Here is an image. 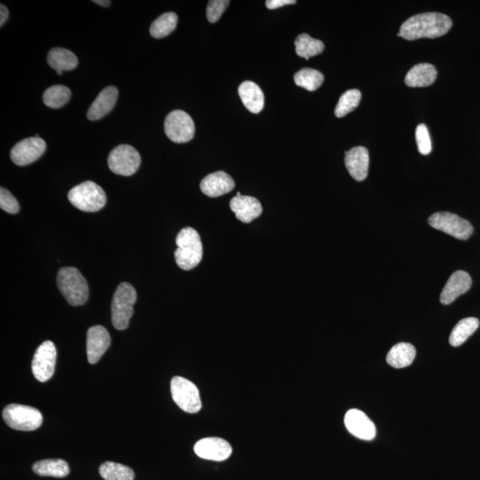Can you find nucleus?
Listing matches in <instances>:
<instances>
[{
    "instance_id": "f257e3e1",
    "label": "nucleus",
    "mask_w": 480,
    "mask_h": 480,
    "mask_svg": "<svg viewBox=\"0 0 480 480\" xmlns=\"http://www.w3.org/2000/svg\"><path fill=\"white\" fill-rule=\"evenodd\" d=\"M453 23L448 15L441 13H424L414 15L402 24L398 34L407 40L435 39L445 35Z\"/></svg>"
},
{
    "instance_id": "f03ea898",
    "label": "nucleus",
    "mask_w": 480,
    "mask_h": 480,
    "mask_svg": "<svg viewBox=\"0 0 480 480\" xmlns=\"http://www.w3.org/2000/svg\"><path fill=\"white\" fill-rule=\"evenodd\" d=\"M178 249L175 253L177 265L184 271L196 268L203 257V244L196 230L187 227L182 229L176 238Z\"/></svg>"
},
{
    "instance_id": "7ed1b4c3",
    "label": "nucleus",
    "mask_w": 480,
    "mask_h": 480,
    "mask_svg": "<svg viewBox=\"0 0 480 480\" xmlns=\"http://www.w3.org/2000/svg\"><path fill=\"white\" fill-rule=\"evenodd\" d=\"M57 285L59 290L70 305L80 306L88 302V282L77 268H61L58 271Z\"/></svg>"
},
{
    "instance_id": "20e7f679",
    "label": "nucleus",
    "mask_w": 480,
    "mask_h": 480,
    "mask_svg": "<svg viewBox=\"0 0 480 480\" xmlns=\"http://www.w3.org/2000/svg\"><path fill=\"white\" fill-rule=\"evenodd\" d=\"M136 299L137 294L131 284L123 282L117 287L111 303V320L116 329L125 330L128 327Z\"/></svg>"
},
{
    "instance_id": "39448f33",
    "label": "nucleus",
    "mask_w": 480,
    "mask_h": 480,
    "mask_svg": "<svg viewBox=\"0 0 480 480\" xmlns=\"http://www.w3.org/2000/svg\"><path fill=\"white\" fill-rule=\"evenodd\" d=\"M68 199L76 209L84 212H98L106 205L107 197L95 182L86 181L71 189Z\"/></svg>"
},
{
    "instance_id": "423d86ee",
    "label": "nucleus",
    "mask_w": 480,
    "mask_h": 480,
    "mask_svg": "<svg viewBox=\"0 0 480 480\" xmlns=\"http://www.w3.org/2000/svg\"><path fill=\"white\" fill-rule=\"evenodd\" d=\"M3 418L10 428L23 432L39 429L43 423L42 414L36 408L20 404H10L3 411Z\"/></svg>"
},
{
    "instance_id": "0eeeda50",
    "label": "nucleus",
    "mask_w": 480,
    "mask_h": 480,
    "mask_svg": "<svg viewBox=\"0 0 480 480\" xmlns=\"http://www.w3.org/2000/svg\"><path fill=\"white\" fill-rule=\"evenodd\" d=\"M173 401L182 410L196 414L202 407L199 389L191 381L182 376H175L171 381Z\"/></svg>"
},
{
    "instance_id": "6e6552de",
    "label": "nucleus",
    "mask_w": 480,
    "mask_h": 480,
    "mask_svg": "<svg viewBox=\"0 0 480 480\" xmlns=\"http://www.w3.org/2000/svg\"><path fill=\"white\" fill-rule=\"evenodd\" d=\"M428 222L436 230L445 232L461 240H468L472 236L474 231L470 222L449 212L433 213L430 216Z\"/></svg>"
},
{
    "instance_id": "1a4fd4ad",
    "label": "nucleus",
    "mask_w": 480,
    "mask_h": 480,
    "mask_svg": "<svg viewBox=\"0 0 480 480\" xmlns=\"http://www.w3.org/2000/svg\"><path fill=\"white\" fill-rule=\"evenodd\" d=\"M108 165L116 175L131 176L141 166V156L134 147L122 144L111 151Z\"/></svg>"
},
{
    "instance_id": "9d476101",
    "label": "nucleus",
    "mask_w": 480,
    "mask_h": 480,
    "mask_svg": "<svg viewBox=\"0 0 480 480\" xmlns=\"http://www.w3.org/2000/svg\"><path fill=\"white\" fill-rule=\"evenodd\" d=\"M165 133L167 137L175 144L190 142L195 135L193 119L184 111H173L166 117Z\"/></svg>"
},
{
    "instance_id": "9b49d317",
    "label": "nucleus",
    "mask_w": 480,
    "mask_h": 480,
    "mask_svg": "<svg viewBox=\"0 0 480 480\" xmlns=\"http://www.w3.org/2000/svg\"><path fill=\"white\" fill-rule=\"evenodd\" d=\"M57 352L55 343L46 340L37 349L32 359V373L40 383L48 382L54 376Z\"/></svg>"
},
{
    "instance_id": "f8f14e48",
    "label": "nucleus",
    "mask_w": 480,
    "mask_h": 480,
    "mask_svg": "<svg viewBox=\"0 0 480 480\" xmlns=\"http://www.w3.org/2000/svg\"><path fill=\"white\" fill-rule=\"evenodd\" d=\"M46 150V144L40 137L23 139L15 144L11 150L10 157L15 165H30L39 160Z\"/></svg>"
},
{
    "instance_id": "ddd939ff",
    "label": "nucleus",
    "mask_w": 480,
    "mask_h": 480,
    "mask_svg": "<svg viewBox=\"0 0 480 480\" xmlns=\"http://www.w3.org/2000/svg\"><path fill=\"white\" fill-rule=\"evenodd\" d=\"M194 452L202 459L222 461L231 457L232 448L225 439L205 438L195 444Z\"/></svg>"
},
{
    "instance_id": "4468645a",
    "label": "nucleus",
    "mask_w": 480,
    "mask_h": 480,
    "mask_svg": "<svg viewBox=\"0 0 480 480\" xmlns=\"http://www.w3.org/2000/svg\"><path fill=\"white\" fill-rule=\"evenodd\" d=\"M110 345L111 336L106 328L102 326L90 327L86 336V353L89 363H97Z\"/></svg>"
},
{
    "instance_id": "2eb2a0df",
    "label": "nucleus",
    "mask_w": 480,
    "mask_h": 480,
    "mask_svg": "<svg viewBox=\"0 0 480 480\" xmlns=\"http://www.w3.org/2000/svg\"><path fill=\"white\" fill-rule=\"evenodd\" d=\"M345 423L347 430L358 439L372 441L376 438V425L364 412L358 410H349L345 414Z\"/></svg>"
},
{
    "instance_id": "dca6fc26",
    "label": "nucleus",
    "mask_w": 480,
    "mask_h": 480,
    "mask_svg": "<svg viewBox=\"0 0 480 480\" xmlns=\"http://www.w3.org/2000/svg\"><path fill=\"white\" fill-rule=\"evenodd\" d=\"M472 280L469 273L464 271L454 272L443 288L441 294V303L442 305H448L453 303L463 294H465L472 287Z\"/></svg>"
},
{
    "instance_id": "f3484780",
    "label": "nucleus",
    "mask_w": 480,
    "mask_h": 480,
    "mask_svg": "<svg viewBox=\"0 0 480 480\" xmlns=\"http://www.w3.org/2000/svg\"><path fill=\"white\" fill-rule=\"evenodd\" d=\"M345 163L349 175L356 181L362 182L367 177L369 169V153L363 146L352 148L346 151Z\"/></svg>"
},
{
    "instance_id": "a211bd4d",
    "label": "nucleus",
    "mask_w": 480,
    "mask_h": 480,
    "mask_svg": "<svg viewBox=\"0 0 480 480\" xmlns=\"http://www.w3.org/2000/svg\"><path fill=\"white\" fill-rule=\"evenodd\" d=\"M234 187V180L224 171L210 173L200 184L201 191L210 198L222 196L233 190Z\"/></svg>"
},
{
    "instance_id": "6ab92c4d",
    "label": "nucleus",
    "mask_w": 480,
    "mask_h": 480,
    "mask_svg": "<svg viewBox=\"0 0 480 480\" xmlns=\"http://www.w3.org/2000/svg\"><path fill=\"white\" fill-rule=\"evenodd\" d=\"M230 207L237 219L244 224H250L262 213V207L258 200L243 195L234 197L231 200Z\"/></svg>"
},
{
    "instance_id": "aec40b11",
    "label": "nucleus",
    "mask_w": 480,
    "mask_h": 480,
    "mask_svg": "<svg viewBox=\"0 0 480 480\" xmlns=\"http://www.w3.org/2000/svg\"><path fill=\"white\" fill-rule=\"evenodd\" d=\"M119 91L113 86H107L99 94L88 111V119L95 122L103 119L115 106Z\"/></svg>"
},
{
    "instance_id": "412c9836",
    "label": "nucleus",
    "mask_w": 480,
    "mask_h": 480,
    "mask_svg": "<svg viewBox=\"0 0 480 480\" xmlns=\"http://www.w3.org/2000/svg\"><path fill=\"white\" fill-rule=\"evenodd\" d=\"M244 107L252 113H259L265 107V95L258 85L252 81H244L238 88Z\"/></svg>"
},
{
    "instance_id": "4be33fe9",
    "label": "nucleus",
    "mask_w": 480,
    "mask_h": 480,
    "mask_svg": "<svg viewBox=\"0 0 480 480\" xmlns=\"http://www.w3.org/2000/svg\"><path fill=\"white\" fill-rule=\"evenodd\" d=\"M436 68L432 64H420L408 71L405 76V85L411 88H424L435 82L436 79Z\"/></svg>"
},
{
    "instance_id": "5701e85b",
    "label": "nucleus",
    "mask_w": 480,
    "mask_h": 480,
    "mask_svg": "<svg viewBox=\"0 0 480 480\" xmlns=\"http://www.w3.org/2000/svg\"><path fill=\"white\" fill-rule=\"evenodd\" d=\"M48 63L49 66L57 71L58 75L61 76L64 71L75 69L79 60L75 54L68 49L55 48L48 52Z\"/></svg>"
},
{
    "instance_id": "b1692460",
    "label": "nucleus",
    "mask_w": 480,
    "mask_h": 480,
    "mask_svg": "<svg viewBox=\"0 0 480 480\" xmlns=\"http://www.w3.org/2000/svg\"><path fill=\"white\" fill-rule=\"evenodd\" d=\"M416 349L411 343H401L392 347L387 354V363L394 368L410 367L416 358Z\"/></svg>"
},
{
    "instance_id": "393cba45",
    "label": "nucleus",
    "mask_w": 480,
    "mask_h": 480,
    "mask_svg": "<svg viewBox=\"0 0 480 480\" xmlns=\"http://www.w3.org/2000/svg\"><path fill=\"white\" fill-rule=\"evenodd\" d=\"M33 472L42 477L65 478L69 475L70 467L66 461L61 459H46L37 461L32 467Z\"/></svg>"
},
{
    "instance_id": "a878e982",
    "label": "nucleus",
    "mask_w": 480,
    "mask_h": 480,
    "mask_svg": "<svg viewBox=\"0 0 480 480\" xmlns=\"http://www.w3.org/2000/svg\"><path fill=\"white\" fill-rule=\"evenodd\" d=\"M479 327V320L476 318H466L458 322L449 337V343L458 347L465 343Z\"/></svg>"
},
{
    "instance_id": "bb28decb",
    "label": "nucleus",
    "mask_w": 480,
    "mask_h": 480,
    "mask_svg": "<svg viewBox=\"0 0 480 480\" xmlns=\"http://www.w3.org/2000/svg\"><path fill=\"white\" fill-rule=\"evenodd\" d=\"M296 54L300 57L309 60V58L316 57L324 51V43L320 40L311 38L308 34H301L297 37L296 41Z\"/></svg>"
},
{
    "instance_id": "cd10ccee",
    "label": "nucleus",
    "mask_w": 480,
    "mask_h": 480,
    "mask_svg": "<svg viewBox=\"0 0 480 480\" xmlns=\"http://www.w3.org/2000/svg\"><path fill=\"white\" fill-rule=\"evenodd\" d=\"M178 17L173 12L160 15L151 23L150 33L154 39H162L170 35L177 26Z\"/></svg>"
},
{
    "instance_id": "c85d7f7f",
    "label": "nucleus",
    "mask_w": 480,
    "mask_h": 480,
    "mask_svg": "<svg viewBox=\"0 0 480 480\" xmlns=\"http://www.w3.org/2000/svg\"><path fill=\"white\" fill-rule=\"evenodd\" d=\"M99 473L105 480H134V470L123 464L106 461L99 468Z\"/></svg>"
},
{
    "instance_id": "c756f323",
    "label": "nucleus",
    "mask_w": 480,
    "mask_h": 480,
    "mask_svg": "<svg viewBox=\"0 0 480 480\" xmlns=\"http://www.w3.org/2000/svg\"><path fill=\"white\" fill-rule=\"evenodd\" d=\"M71 96L70 88L61 85H55L46 90L43 101L46 106L52 109H59L69 102Z\"/></svg>"
},
{
    "instance_id": "7c9ffc66",
    "label": "nucleus",
    "mask_w": 480,
    "mask_h": 480,
    "mask_svg": "<svg viewBox=\"0 0 480 480\" xmlns=\"http://www.w3.org/2000/svg\"><path fill=\"white\" fill-rule=\"evenodd\" d=\"M295 82L300 88L315 91L324 82V75L317 70L305 68L296 73Z\"/></svg>"
},
{
    "instance_id": "2f4dec72",
    "label": "nucleus",
    "mask_w": 480,
    "mask_h": 480,
    "mask_svg": "<svg viewBox=\"0 0 480 480\" xmlns=\"http://www.w3.org/2000/svg\"><path fill=\"white\" fill-rule=\"evenodd\" d=\"M361 101V93L358 89H351L342 95L337 104L334 114L337 117H343L354 111Z\"/></svg>"
},
{
    "instance_id": "473e14b6",
    "label": "nucleus",
    "mask_w": 480,
    "mask_h": 480,
    "mask_svg": "<svg viewBox=\"0 0 480 480\" xmlns=\"http://www.w3.org/2000/svg\"><path fill=\"white\" fill-rule=\"evenodd\" d=\"M416 138L418 146V151L423 155H428L432 153V140L429 134V130L426 125L420 124L416 128Z\"/></svg>"
},
{
    "instance_id": "72a5a7b5",
    "label": "nucleus",
    "mask_w": 480,
    "mask_h": 480,
    "mask_svg": "<svg viewBox=\"0 0 480 480\" xmlns=\"http://www.w3.org/2000/svg\"><path fill=\"white\" fill-rule=\"evenodd\" d=\"M230 1L228 0H212L209 2L207 8V20L211 23H215L220 20L225 9L228 8Z\"/></svg>"
},
{
    "instance_id": "f704fd0d",
    "label": "nucleus",
    "mask_w": 480,
    "mask_h": 480,
    "mask_svg": "<svg viewBox=\"0 0 480 480\" xmlns=\"http://www.w3.org/2000/svg\"><path fill=\"white\" fill-rule=\"evenodd\" d=\"M0 207L12 215L17 213L20 210L19 203L17 199L4 188L0 189Z\"/></svg>"
},
{
    "instance_id": "c9c22d12",
    "label": "nucleus",
    "mask_w": 480,
    "mask_h": 480,
    "mask_svg": "<svg viewBox=\"0 0 480 480\" xmlns=\"http://www.w3.org/2000/svg\"><path fill=\"white\" fill-rule=\"evenodd\" d=\"M296 0H268L266 1V8L269 10L284 7V6L296 4Z\"/></svg>"
},
{
    "instance_id": "e433bc0d",
    "label": "nucleus",
    "mask_w": 480,
    "mask_h": 480,
    "mask_svg": "<svg viewBox=\"0 0 480 480\" xmlns=\"http://www.w3.org/2000/svg\"><path fill=\"white\" fill-rule=\"evenodd\" d=\"M8 9L6 6L1 4V6H0V26L2 27L4 26V23L8 20Z\"/></svg>"
},
{
    "instance_id": "4c0bfd02",
    "label": "nucleus",
    "mask_w": 480,
    "mask_h": 480,
    "mask_svg": "<svg viewBox=\"0 0 480 480\" xmlns=\"http://www.w3.org/2000/svg\"><path fill=\"white\" fill-rule=\"evenodd\" d=\"M93 2L95 3V4H97L99 6H102V7H109V6L111 5V1H109V0H104V1L103 0H97V1L95 0V1Z\"/></svg>"
}]
</instances>
